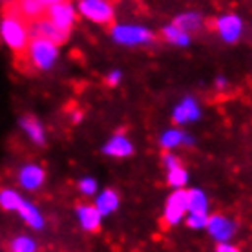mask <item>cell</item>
<instances>
[{
    "instance_id": "obj_1",
    "label": "cell",
    "mask_w": 252,
    "mask_h": 252,
    "mask_svg": "<svg viewBox=\"0 0 252 252\" xmlns=\"http://www.w3.org/2000/svg\"><path fill=\"white\" fill-rule=\"evenodd\" d=\"M0 38L15 53H22L30 42V38H32L30 24L24 19H20L11 7L0 19Z\"/></svg>"
},
{
    "instance_id": "obj_2",
    "label": "cell",
    "mask_w": 252,
    "mask_h": 252,
    "mask_svg": "<svg viewBox=\"0 0 252 252\" xmlns=\"http://www.w3.org/2000/svg\"><path fill=\"white\" fill-rule=\"evenodd\" d=\"M110 38L117 46L125 48H141V46H150L156 40V33L152 32L148 26L145 24H112L110 30Z\"/></svg>"
},
{
    "instance_id": "obj_3",
    "label": "cell",
    "mask_w": 252,
    "mask_h": 252,
    "mask_svg": "<svg viewBox=\"0 0 252 252\" xmlns=\"http://www.w3.org/2000/svg\"><path fill=\"white\" fill-rule=\"evenodd\" d=\"M24 51L26 61L37 71H51L59 61V46L46 38L32 37Z\"/></svg>"
},
{
    "instance_id": "obj_4",
    "label": "cell",
    "mask_w": 252,
    "mask_h": 252,
    "mask_svg": "<svg viewBox=\"0 0 252 252\" xmlns=\"http://www.w3.org/2000/svg\"><path fill=\"white\" fill-rule=\"evenodd\" d=\"M77 15L97 26H112L115 20V7L112 0H77Z\"/></svg>"
},
{
    "instance_id": "obj_5",
    "label": "cell",
    "mask_w": 252,
    "mask_h": 252,
    "mask_svg": "<svg viewBox=\"0 0 252 252\" xmlns=\"http://www.w3.org/2000/svg\"><path fill=\"white\" fill-rule=\"evenodd\" d=\"M205 230L210 236V240L216 241V245L218 243H230L240 230V225L230 216L216 212V214H208Z\"/></svg>"
},
{
    "instance_id": "obj_6",
    "label": "cell",
    "mask_w": 252,
    "mask_h": 252,
    "mask_svg": "<svg viewBox=\"0 0 252 252\" xmlns=\"http://www.w3.org/2000/svg\"><path fill=\"white\" fill-rule=\"evenodd\" d=\"M214 30L225 44H238L245 33V20L238 13H225L214 20Z\"/></svg>"
},
{
    "instance_id": "obj_7",
    "label": "cell",
    "mask_w": 252,
    "mask_h": 252,
    "mask_svg": "<svg viewBox=\"0 0 252 252\" xmlns=\"http://www.w3.org/2000/svg\"><path fill=\"white\" fill-rule=\"evenodd\" d=\"M44 17L50 20L55 28H59V30H63V32H66V33H69L75 28L77 19H79L75 4L69 2V0H64V2H59V4H53V6L46 7Z\"/></svg>"
},
{
    "instance_id": "obj_8",
    "label": "cell",
    "mask_w": 252,
    "mask_h": 252,
    "mask_svg": "<svg viewBox=\"0 0 252 252\" xmlns=\"http://www.w3.org/2000/svg\"><path fill=\"white\" fill-rule=\"evenodd\" d=\"M187 216V190L179 189L168 194L163 207V221L166 227L181 225Z\"/></svg>"
},
{
    "instance_id": "obj_9",
    "label": "cell",
    "mask_w": 252,
    "mask_h": 252,
    "mask_svg": "<svg viewBox=\"0 0 252 252\" xmlns=\"http://www.w3.org/2000/svg\"><path fill=\"white\" fill-rule=\"evenodd\" d=\"M203 108L194 95H185L176 106L172 108V123L179 128L194 125L201 119Z\"/></svg>"
},
{
    "instance_id": "obj_10",
    "label": "cell",
    "mask_w": 252,
    "mask_h": 252,
    "mask_svg": "<svg viewBox=\"0 0 252 252\" xmlns=\"http://www.w3.org/2000/svg\"><path fill=\"white\" fill-rule=\"evenodd\" d=\"M163 166H164V172H166V183H168V187H172L174 190H179V189H185L189 185L190 174L177 154H174V152H164Z\"/></svg>"
},
{
    "instance_id": "obj_11",
    "label": "cell",
    "mask_w": 252,
    "mask_h": 252,
    "mask_svg": "<svg viewBox=\"0 0 252 252\" xmlns=\"http://www.w3.org/2000/svg\"><path fill=\"white\" fill-rule=\"evenodd\" d=\"M17 181L20 189H24L26 192H37L46 183V168L37 163L22 164L17 174Z\"/></svg>"
},
{
    "instance_id": "obj_12",
    "label": "cell",
    "mask_w": 252,
    "mask_h": 252,
    "mask_svg": "<svg viewBox=\"0 0 252 252\" xmlns=\"http://www.w3.org/2000/svg\"><path fill=\"white\" fill-rule=\"evenodd\" d=\"M101 152L106 156V158H114V159H126L133 156L135 152V146H133V141L126 133L117 132L114 133L112 137L106 139V143L102 145Z\"/></svg>"
},
{
    "instance_id": "obj_13",
    "label": "cell",
    "mask_w": 252,
    "mask_h": 252,
    "mask_svg": "<svg viewBox=\"0 0 252 252\" xmlns=\"http://www.w3.org/2000/svg\"><path fill=\"white\" fill-rule=\"evenodd\" d=\"M194 145H195L194 135L189 133L187 130H183V128H179V126L166 128L159 135V146L164 152H174L176 148H181V146H194Z\"/></svg>"
},
{
    "instance_id": "obj_14",
    "label": "cell",
    "mask_w": 252,
    "mask_h": 252,
    "mask_svg": "<svg viewBox=\"0 0 252 252\" xmlns=\"http://www.w3.org/2000/svg\"><path fill=\"white\" fill-rule=\"evenodd\" d=\"M30 35H32V37H38V38H46V40H50V42H53V44H57V46L66 42L69 37V33L55 28L46 17L30 22Z\"/></svg>"
},
{
    "instance_id": "obj_15",
    "label": "cell",
    "mask_w": 252,
    "mask_h": 252,
    "mask_svg": "<svg viewBox=\"0 0 252 252\" xmlns=\"http://www.w3.org/2000/svg\"><path fill=\"white\" fill-rule=\"evenodd\" d=\"M19 126H20V130L24 132L26 137L30 139L35 146H44L46 143H48L46 126L38 117H35V115H32V114L22 115L19 119Z\"/></svg>"
},
{
    "instance_id": "obj_16",
    "label": "cell",
    "mask_w": 252,
    "mask_h": 252,
    "mask_svg": "<svg viewBox=\"0 0 252 252\" xmlns=\"http://www.w3.org/2000/svg\"><path fill=\"white\" fill-rule=\"evenodd\" d=\"M15 214H19L20 220L24 221L32 230H35V232H40V230L46 228V216L42 214V210H40L35 203L30 201L28 197L22 199V203L19 205Z\"/></svg>"
},
{
    "instance_id": "obj_17",
    "label": "cell",
    "mask_w": 252,
    "mask_h": 252,
    "mask_svg": "<svg viewBox=\"0 0 252 252\" xmlns=\"http://www.w3.org/2000/svg\"><path fill=\"white\" fill-rule=\"evenodd\" d=\"M75 218L79 227L84 230V232H97L102 225V218L99 214V210L92 205V203H81L75 207Z\"/></svg>"
},
{
    "instance_id": "obj_18",
    "label": "cell",
    "mask_w": 252,
    "mask_h": 252,
    "mask_svg": "<svg viewBox=\"0 0 252 252\" xmlns=\"http://www.w3.org/2000/svg\"><path fill=\"white\" fill-rule=\"evenodd\" d=\"M92 205L99 210V214H101L102 218H106V216H112L119 210L121 195L115 189H102L101 192L95 194V199Z\"/></svg>"
},
{
    "instance_id": "obj_19",
    "label": "cell",
    "mask_w": 252,
    "mask_h": 252,
    "mask_svg": "<svg viewBox=\"0 0 252 252\" xmlns=\"http://www.w3.org/2000/svg\"><path fill=\"white\" fill-rule=\"evenodd\" d=\"M187 214L208 216L210 214V199L207 192L199 187L187 190Z\"/></svg>"
},
{
    "instance_id": "obj_20",
    "label": "cell",
    "mask_w": 252,
    "mask_h": 252,
    "mask_svg": "<svg viewBox=\"0 0 252 252\" xmlns=\"http://www.w3.org/2000/svg\"><path fill=\"white\" fill-rule=\"evenodd\" d=\"M11 9L28 24L33 20L42 19L46 13V7L40 4V0H15L11 4Z\"/></svg>"
},
{
    "instance_id": "obj_21",
    "label": "cell",
    "mask_w": 252,
    "mask_h": 252,
    "mask_svg": "<svg viewBox=\"0 0 252 252\" xmlns=\"http://www.w3.org/2000/svg\"><path fill=\"white\" fill-rule=\"evenodd\" d=\"M172 24L177 26V28L183 30V32L190 33V35H194V33L203 30L205 19H203V15L199 11H183V13H179L177 17H174Z\"/></svg>"
},
{
    "instance_id": "obj_22",
    "label": "cell",
    "mask_w": 252,
    "mask_h": 252,
    "mask_svg": "<svg viewBox=\"0 0 252 252\" xmlns=\"http://www.w3.org/2000/svg\"><path fill=\"white\" fill-rule=\"evenodd\" d=\"M161 37H163V40L166 44L176 46V48H189L192 44V35L183 32V30H179L172 22L161 28Z\"/></svg>"
},
{
    "instance_id": "obj_23",
    "label": "cell",
    "mask_w": 252,
    "mask_h": 252,
    "mask_svg": "<svg viewBox=\"0 0 252 252\" xmlns=\"http://www.w3.org/2000/svg\"><path fill=\"white\" fill-rule=\"evenodd\" d=\"M22 199H24V195L17 189H9V187L0 189V208L6 212H17Z\"/></svg>"
},
{
    "instance_id": "obj_24",
    "label": "cell",
    "mask_w": 252,
    "mask_h": 252,
    "mask_svg": "<svg viewBox=\"0 0 252 252\" xmlns=\"http://www.w3.org/2000/svg\"><path fill=\"white\" fill-rule=\"evenodd\" d=\"M9 252H38V241L32 234H17L9 241Z\"/></svg>"
},
{
    "instance_id": "obj_25",
    "label": "cell",
    "mask_w": 252,
    "mask_h": 252,
    "mask_svg": "<svg viewBox=\"0 0 252 252\" xmlns=\"http://www.w3.org/2000/svg\"><path fill=\"white\" fill-rule=\"evenodd\" d=\"M77 190L84 197H94L99 192V183H97V179L94 176H84L77 181Z\"/></svg>"
},
{
    "instance_id": "obj_26",
    "label": "cell",
    "mask_w": 252,
    "mask_h": 252,
    "mask_svg": "<svg viewBox=\"0 0 252 252\" xmlns=\"http://www.w3.org/2000/svg\"><path fill=\"white\" fill-rule=\"evenodd\" d=\"M207 220H208V216L187 214L183 221H185V225H187L190 230H205V227H207Z\"/></svg>"
},
{
    "instance_id": "obj_27",
    "label": "cell",
    "mask_w": 252,
    "mask_h": 252,
    "mask_svg": "<svg viewBox=\"0 0 252 252\" xmlns=\"http://www.w3.org/2000/svg\"><path fill=\"white\" fill-rule=\"evenodd\" d=\"M123 79H125V75H123L121 69H110V71L106 73V84L108 86H112V88L119 86L121 82H123Z\"/></svg>"
},
{
    "instance_id": "obj_28",
    "label": "cell",
    "mask_w": 252,
    "mask_h": 252,
    "mask_svg": "<svg viewBox=\"0 0 252 252\" xmlns=\"http://www.w3.org/2000/svg\"><path fill=\"white\" fill-rule=\"evenodd\" d=\"M214 252H243V251H241L236 243L230 241V243H218L216 249H214Z\"/></svg>"
},
{
    "instance_id": "obj_29",
    "label": "cell",
    "mask_w": 252,
    "mask_h": 252,
    "mask_svg": "<svg viewBox=\"0 0 252 252\" xmlns=\"http://www.w3.org/2000/svg\"><path fill=\"white\" fill-rule=\"evenodd\" d=\"M214 86H216L218 90H225V88L228 86V79H227L225 75H218V77L214 79Z\"/></svg>"
},
{
    "instance_id": "obj_30",
    "label": "cell",
    "mask_w": 252,
    "mask_h": 252,
    "mask_svg": "<svg viewBox=\"0 0 252 252\" xmlns=\"http://www.w3.org/2000/svg\"><path fill=\"white\" fill-rule=\"evenodd\" d=\"M59 2H64V0H40V4L44 7H50V6H53V4H59Z\"/></svg>"
},
{
    "instance_id": "obj_31",
    "label": "cell",
    "mask_w": 252,
    "mask_h": 252,
    "mask_svg": "<svg viewBox=\"0 0 252 252\" xmlns=\"http://www.w3.org/2000/svg\"><path fill=\"white\" fill-rule=\"evenodd\" d=\"M81 119H82V114H81V112H75V114H73V123H75V125H79V123H81Z\"/></svg>"
},
{
    "instance_id": "obj_32",
    "label": "cell",
    "mask_w": 252,
    "mask_h": 252,
    "mask_svg": "<svg viewBox=\"0 0 252 252\" xmlns=\"http://www.w3.org/2000/svg\"><path fill=\"white\" fill-rule=\"evenodd\" d=\"M112 2H114V0H112Z\"/></svg>"
}]
</instances>
